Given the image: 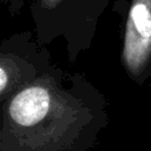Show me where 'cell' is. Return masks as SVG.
<instances>
[{
    "mask_svg": "<svg viewBox=\"0 0 151 151\" xmlns=\"http://www.w3.org/2000/svg\"><path fill=\"white\" fill-rule=\"evenodd\" d=\"M31 0H0V4L6 6L9 14L12 17L19 15L22 11V8L28 4L29 5Z\"/></svg>",
    "mask_w": 151,
    "mask_h": 151,
    "instance_id": "cell-5",
    "label": "cell"
},
{
    "mask_svg": "<svg viewBox=\"0 0 151 151\" xmlns=\"http://www.w3.org/2000/svg\"><path fill=\"white\" fill-rule=\"evenodd\" d=\"M109 4L110 0H31L35 40L46 46L61 38L68 61L76 63L91 47Z\"/></svg>",
    "mask_w": 151,
    "mask_h": 151,
    "instance_id": "cell-2",
    "label": "cell"
},
{
    "mask_svg": "<svg viewBox=\"0 0 151 151\" xmlns=\"http://www.w3.org/2000/svg\"><path fill=\"white\" fill-rule=\"evenodd\" d=\"M109 123L104 93L54 66L0 104V151H92Z\"/></svg>",
    "mask_w": 151,
    "mask_h": 151,
    "instance_id": "cell-1",
    "label": "cell"
},
{
    "mask_svg": "<svg viewBox=\"0 0 151 151\" xmlns=\"http://www.w3.org/2000/svg\"><path fill=\"white\" fill-rule=\"evenodd\" d=\"M120 64L142 86L151 80V0H131L125 6Z\"/></svg>",
    "mask_w": 151,
    "mask_h": 151,
    "instance_id": "cell-4",
    "label": "cell"
},
{
    "mask_svg": "<svg viewBox=\"0 0 151 151\" xmlns=\"http://www.w3.org/2000/svg\"><path fill=\"white\" fill-rule=\"evenodd\" d=\"M46 46L33 31L11 34L0 41V104L54 67Z\"/></svg>",
    "mask_w": 151,
    "mask_h": 151,
    "instance_id": "cell-3",
    "label": "cell"
}]
</instances>
